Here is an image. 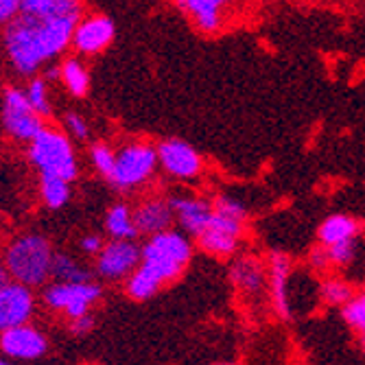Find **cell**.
Returning <instances> with one entry per match:
<instances>
[{"mask_svg":"<svg viewBox=\"0 0 365 365\" xmlns=\"http://www.w3.org/2000/svg\"><path fill=\"white\" fill-rule=\"evenodd\" d=\"M75 18H31L20 14L3 31L7 61L20 77H36L73 44Z\"/></svg>","mask_w":365,"mask_h":365,"instance_id":"1","label":"cell"},{"mask_svg":"<svg viewBox=\"0 0 365 365\" xmlns=\"http://www.w3.org/2000/svg\"><path fill=\"white\" fill-rule=\"evenodd\" d=\"M247 223V208L232 195L212 197V219L197 237V247L215 258H232L239 252Z\"/></svg>","mask_w":365,"mask_h":365,"instance_id":"2","label":"cell"},{"mask_svg":"<svg viewBox=\"0 0 365 365\" xmlns=\"http://www.w3.org/2000/svg\"><path fill=\"white\" fill-rule=\"evenodd\" d=\"M192 254L195 245L186 232L169 227L147 239V243L143 245L140 264L162 284H171L188 269Z\"/></svg>","mask_w":365,"mask_h":365,"instance_id":"3","label":"cell"},{"mask_svg":"<svg viewBox=\"0 0 365 365\" xmlns=\"http://www.w3.org/2000/svg\"><path fill=\"white\" fill-rule=\"evenodd\" d=\"M53 245L42 235H20L5 250V264L16 282L31 289L44 287L53 269Z\"/></svg>","mask_w":365,"mask_h":365,"instance_id":"4","label":"cell"},{"mask_svg":"<svg viewBox=\"0 0 365 365\" xmlns=\"http://www.w3.org/2000/svg\"><path fill=\"white\" fill-rule=\"evenodd\" d=\"M26 158L38 175H55L68 182L79 178V160L73 138L61 129L44 127L26 145Z\"/></svg>","mask_w":365,"mask_h":365,"instance_id":"5","label":"cell"},{"mask_svg":"<svg viewBox=\"0 0 365 365\" xmlns=\"http://www.w3.org/2000/svg\"><path fill=\"white\" fill-rule=\"evenodd\" d=\"M160 169L158 145L149 140H127L116 147L112 175L106 180L120 192H131L147 186Z\"/></svg>","mask_w":365,"mask_h":365,"instance_id":"6","label":"cell"},{"mask_svg":"<svg viewBox=\"0 0 365 365\" xmlns=\"http://www.w3.org/2000/svg\"><path fill=\"white\" fill-rule=\"evenodd\" d=\"M3 127L11 140L29 145L46 127L44 118L31 108L24 88L7 86L3 90Z\"/></svg>","mask_w":365,"mask_h":365,"instance_id":"7","label":"cell"},{"mask_svg":"<svg viewBox=\"0 0 365 365\" xmlns=\"http://www.w3.org/2000/svg\"><path fill=\"white\" fill-rule=\"evenodd\" d=\"M103 287L90 280V282H53L44 287L42 300L48 309L63 313L66 317H81L92 311V307L101 300Z\"/></svg>","mask_w":365,"mask_h":365,"instance_id":"8","label":"cell"},{"mask_svg":"<svg viewBox=\"0 0 365 365\" xmlns=\"http://www.w3.org/2000/svg\"><path fill=\"white\" fill-rule=\"evenodd\" d=\"M158 160H160V169L178 182H195L204 175L206 169L204 155L182 138L160 140Z\"/></svg>","mask_w":365,"mask_h":365,"instance_id":"9","label":"cell"},{"mask_svg":"<svg viewBox=\"0 0 365 365\" xmlns=\"http://www.w3.org/2000/svg\"><path fill=\"white\" fill-rule=\"evenodd\" d=\"M140 260H143V247L136 241L112 239L96 254L94 272L103 280L118 282V280H127L134 274L138 269Z\"/></svg>","mask_w":365,"mask_h":365,"instance_id":"10","label":"cell"},{"mask_svg":"<svg viewBox=\"0 0 365 365\" xmlns=\"http://www.w3.org/2000/svg\"><path fill=\"white\" fill-rule=\"evenodd\" d=\"M116 40V24L106 14H83L73 31L71 48L79 57H96L112 46Z\"/></svg>","mask_w":365,"mask_h":365,"instance_id":"11","label":"cell"},{"mask_svg":"<svg viewBox=\"0 0 365 365\" xmlns=\"http://www.w3.org/2000/svg\"><path fill=\"white\" fill-rule=\"evenodd\" d=\"M230 282L239 293L241 300H245L250 304H258L269 287L267 264L252 254L239 256L230 264Z\"/></svg>","mask_w":365,"mask_h":365,"instance_id":"12","label":"cell"},{"mask_svg":"<svg viewBox=\"0 0 365 365\" xmlns=\"http://www.w3.org/2000/svg\"><path fill=\"white\" fill-rule=\"evenodd\" d=\"M48 350V339L40 328L22 324L0 333V354L9 361H36Z\"/></svg>","mask_w":365,"mask_h":365,"instance_id":"13","label":"cell"},{"mask_svg":"<svg viewBox=\"0 0 365 365\" xmlns=\"http://www.w3.org/2000/svg\"><path fill=\"white\" fill-rule=\"evenodd\" d=\"M293 276V260L284 252H269L267 256V278H269V300L274 315L280 322L293 319V304L289 297V280Z\"/></svg>","mask_w":365,"mask_h":365,"instance_id":"14","label":"cell"},{"mask_svg":"<svg viewBox=\"0 0 365 365\" xmlns=\"http://www.w3.org/2000/svg\"><path fill=\"white\" fill-rule=\"evenodd\" d=\"M33 313H36V295L31 287L16 280L0 287V333L29 324Z\"/></svg>","mask_w":365,"mask_h":365,"instance_id":"15","label":"cell"},{"mask_svg":"<svg viewBox=\"0 0 365 365\" xmlns=\"http://www.w3.org/2000/svg\"><path fill=\"white\" fill-rule=\"evenodd\" d=\"M173 5L202 36L215 38L225 24L232 0H173Z\"/></svg>","mask_w":365,"mask_h":365,"instance_id":"16","label":"cell"},{"mask_svg":"<svg viewBox=\"0 0 365 365\" xmlns=\"http://www.w3.org/2000/svg\"><path fill=\"white\" fill-rule=\"evenodd\" d=\"M175 223L188 237H199L212 219V199L199 195H173L169 197Z\"/></svg>","mask_w":365,"mask_h":365,"instance_id":"17","label":"cell"},{"mask_svg":"<svg viewBox=\"0 0 365 365\" xmlns=\"http://www.w3.org/2000/svg\"><path fill=\"white\" fill-rule=\"evenodd\" d=\"M173 208L167 197H145L134 208V223L140 235L153 237L173 225Z\"/></svg>","mask_w":365,"mask_h":365,"instance_id":"18","label":"cell"},{"mask_svg":"<svg viewBox=\"0 0 365 365\" xmlns=\"http://www.w3.org/2000/svg\"><path fill=\"white\" fill-rule=\"evenodd\" d=\"M363 232V225L359 219H354L352 215H344V212H335L328 215L319 227H317V243L324 247H330L341 241H354L359 239V235Z\"/></svg>","mask_w":365,"mask_h":365,"instance_id":"19","label":"cell"},{"mask_svg":"<svg viewBox=\"0 0 365 365\" xmlns=\"http://www.w3.org/2000/svg\"><path fill=\"white\" fill-rule=\"evenodd\" d=\"M22 14L31 18H75L86 14L83 0H22Z\"/></svg>","mask_w":365,"mask_h":365,"instance_id":"20","label":"cell"},{"mask_svg":"<svg viewBox=\"0 0 365 365\" xmlns=\"http://www.w3.org/2000/svg\"><path fill=\"white\" fill-rule=\"evenodd\" d=\"M59 83L75 98H86L90 94V86H92L90 71H88V66L81 61L79 55L66 57L59 63Z\"/></svg>","mask_w":365,"mask_h":365,"instance_id":"21","label":"cell"},{"mask_svg":"<svg viewBox=\"0 0 365 365\" xmlns=\"http://www.w3.org/2000/svg\"><path fill=\"white\" fill-rule=\"evenodd\" d=\"M106 232L112 239L136 241L140 232L134 223V208L125 202H116L106 215Z\"/></svg>","mask_w":365,"mask_h":365,"instance_id":"22","label":"cell"},{"mask_svg":"<svg viewBox=\"0 0 365 365\" xmlns=\"http://www.w3.org/2000/svg\"><path fill=\"white\" fill-rule=\"evenodd\" d=\"M164 284L147 269L143 264H138V269L125 280V293L129 295V300L134 302H147L151 297L160 293Z\"/></svg>","mask_w":365,"mask_h":365,"instance_id":"23","label":"cell"},{"mask_svg":"<svg viewBox=\"0 0 365 365\" xmlns=\"http://www.w3.org/2000/svg\"><path fill=\"white\" fill-rule=\"evenodd\" d=\"M73 182L63 180V178H55V175H40V197H42V204L48 210H59L66 204L71 202V188Z\"/></svg>","mask_w":365,"mask_h":365,"instance_id":"24","label":"cell"},{"mask_svg":"<svg viewBox=\"0 0 365 365\" xmlns=\"http://www.w3.org/2000/svg\"><path fill=\"white\" fill-rule=\"evenodd\" d=\"M51 278L55 282H90L92 274L77 258H73L68 254H55Z\"/></svg>","mask_w":365,"mask_h":365,"instance_id":"25","label":"cell"},{"mask_svg":"<svg viewBox=\"0 0 365 365\" xmlns=\"http://www.w3.org/2000/svg\"><path fill=\"white\" fill-rule=\"evenodd\" d=\"M354 293H356V289L339 276H330L319 284V300L324 307L341 309L352 300Z\"/></svg>","mask_w":365,"mask_h":365,"instance_id":"26","label":"cell"},{"mask_svg":"<svg viewBox=\"0 0 365 365\" xmlns=\"http://www.w3.org/2000/svg\"><path fill=\"white\" fill-rule=\"evenodd\" d=\"M26 98H29V103L31 108L36 110L44 120L53 116V103H51V88H48V81L44 79V75H36V77H31L26 88Z\"/></svg>","mask_w":365,"mask_h":365,"instance_id":"27","label":"cell"},{"mask_svg":"<svg viewBox=\"0 0 365 365\" xmlns=\"http://www.w3.org/2000/svg\"><path fill=\"white\" fill-rule=\"evenodd\" d=\"M114 160H116V149L112 145H108L103 140L92 143V147H90V164L103 180H108L112 175Z\"/></svg>","mask_w":365,"mask_h":365,"instance_id":"28","label":"cell"},{"mask_svg":"<svg viewBox=\"0 0 365 365\" xmlns=\"http://www.w3.org/2000/svg\"><path fill=\"white\" fill-rule=\"evenodd\" d=\"M341 319L352 330H356V335L365 330V287L354 293V297L346 307H341Z\"/></svg>","mask_w":365,"mask_h":365,"instance_id":"29","label":"cell"},{"mask_svg":"<svg viewBox=\"0 0 365 365\" xmlns=\"http://www.w3.org/2000/svg\"><path fill=\"white\" fill-rule=\"evenodd\" d=\"M356 252H359V243L356 239L354 241H341V243H335L328 247V254H330V262H333V267H339V269H346L354 262L356 258Z\"/></svg>","mask_w":365,"mask_h":365,"instance_id":"30","label":"cell"},{"mask_svg":"<svg viewBox=\"0 0 365 365\" xmlns=\"http://www.w3.org/2000/svg\"><path fill=\"white\" fill-rule=\"evenodd\" d=\"M61 125H63V131L73 140H88L90 138V125H88L86 116H81L79 112H66L61 118Z\"/></svg>","mask_w":365,"mask_h":365,"instance_id":"31","label":"cell"},{"mask_svg":"<svg viewBox=\"0 0 365 365\" xmlns=\"http://www.w3.org/2000/svg\"><path fill=\"white\" fill-rule=\"evenodd\" d=\"M309 264L313 272H326L333 267V262H330V254H328V247L324 245H315L311 252H309Z\"/></svg>","mask_w":365,"mask_h":365,"instance_id":"32","label":"cell"},{"mask_svg":"<svg viewBox=\"0 0 365 365\" xmlns=\"http://www.w3.org/2000/svg\"><path fill=\"white\" fill-rule=\"evenodd\" d=\"M22 14V0H0V26H7Z\"/></svg>","mask_w":365,"mask_h":365,"instance_id":"33","label":"cell"},{"mask_svg":"<svg viewBox=\"0 0 365 365\" xmlns=\"http://www.w3.org/2000/svg\"><path fill=\"white\" fill-rule=\"evenodd\" d=\"M94 324H96V322H94V315H92V313L81 315V317H75V319H71V333L77 335V337L88 335V333H92Z\"/></svg>","mask_w":365,"mask_h":365,"instance_id":"34","label":"cell"},{"mask_svg":"<svg viewBox=\"0 0 365 365\" xmlns=\"http://www.w3.org/2000/svg\"><path fill=\"white\" fill-rule=\"evenodd\" d=\"M103 239H101V235H86L83 239H81V250L86 252V254H90V256H96L98 252L103 250Z\"/></svg>","mask_w":365,"mask_h":365,"instance_id":"35","label":"cell"},{"mask_svg":"<svg viewBox=\"0 0 365 365\" xmlns=\"http://www.w3.org/2000/svg\"><path fill=\"white\" fill-rule=\"evenodd\" d=\"M14 278H11V274H9V269H7V264H5V260H0V287H5V284H9Z\"/></svg>","mask_w":365,"mask_h":365,"instance_id":"36","label":"cell"},{"mask_svg":"<svg viewBox=\"0 0 365 365\" xmlns=\"http://www.w3.org/2000/svg\"><path fill=\"white\" fill-rule=\"evenodd\" d=\"M359 348L365 354V330H363V333H359Z\"/></svg>","mask_w":365,"mask_h":365,"instance_id":"37","label":"cell"},{"mask_svg":"<svg viewBox=\"0 0 365 365\" xmlns=\"http://www.w3.org/2000/svg\"><path fill=\"white\" fill-rule=\"evenodd\" d=\"M0 365H14L9 359H5V356H0Z\"/></svg>","mask_w":365,"mask_h":365,"instance_id":"38","label":"cell"},{"mask_svg":"<svg viewBox=\"0 0 365 365\" xmlns=\"http://www.w3.org/2000/svg\"><path fill=\"white\" fill-rule=\"evenodd\" d=\"M212 365H237V363H227V361H223V363H212Z\"/></svg>","mask_w":365,"mask_h":365,"instance_id":"39","label":"cell"}]
</instances>
